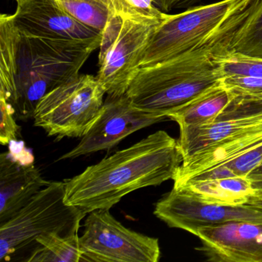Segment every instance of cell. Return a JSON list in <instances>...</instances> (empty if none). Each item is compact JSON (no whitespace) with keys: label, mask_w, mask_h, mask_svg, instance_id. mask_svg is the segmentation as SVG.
<instances>
[{"label":"cell","mask_w":262,"mask_h":262,"mask_svg":"<svg viewBox=\"0 0 262 262\" xmlns=\"http://www.w3.org/2000/svg\"><path fill=\"white\" fill-rule=\"evenodd\" d=\"M257 2L221 0L190 7L179 14H168L148 42L136 70L170 60L235 33Z\"/></svg>","instance_id":"277c9868"},{"label":"cell","mask_w":262,"mask_h":262,"mask_svg":"<svg viewBox=\"0 0 262 262\" xmlns=\"http://www.w3.org/2000/svg\"><path fill=\"white\" fill-rule=\"evenodd\" d=\"M16 2H18V1H19V0H16Z\"/></svg>","instance_id":"83f0119b"},{"label":"cell","mask_w":262,"mask_h":262,"mask_svg":"<svg viewBox=\"0 0 262 262\" xmlns=\"http://www.w3.org/2000/svg\"><path fill=\"white\" fill-rule=\"evenodd\" d=\"M222 83L234 95L262 100V78L225 76Z\"/></svg>","instance_id":"44dd1931"},{"label":"cell","mask_w":262,"mask_h":262,"mask_svg":"<svg viewBox=\"0 0 262 262\" xmlns=\"http://www.w3.org/2000/svg\"><path fill=\"white\" fill-rule=\"evenodd\" d=\"M105 94L96 76L79 74L41 99L33 115L35 126L57 139L82 138L99 116Z\"/></svg>","instance_id":"52a82bcc"},{"label":"cell","mask_w":262,"mask_h":262,"mask_svg":"<svg viewBox=\"0 0 262 262\" xmlns=\"http://www.w3.org/2000/svg\"><path fill=\"white\" fill-rule=\"evenodd\" d=\"M66 182H50L11 219L0 224V259L36 242L46 233L62 236L78 234L88 213L65 202Z\"/></svg>","instance_id":"8992f818"},{"label":"cell","mask_w":262,"mask_h":262,"mask_svg":"<svg viewBox=\"0 0 262 262\" xmlns=\"http://www.w3.org/2000/svg\"><path fill=\"white\" fill-rule=\"evenodd\" d=\"M247 177L254 189V194L252 198L262 199V163L253 169Z\"/></svg>","instance_id":"484cf974"},{"label":"cell","mask_w":262,"mask_h":262,"mask_svg":"<svg viewBox=\"0 0 262 262\" xmlns=\"http://www.w3.org/2000/svg\"><path fill=\"white\" fill-rule=\"evenodd\" d=\"M13 25L23 33L37 37L65 40H85L102 36V32L76 20L56 0H19Z\"/></svg>","instance_id":"4fadbf2b"},{"label":"cell","mask_w":262,"mask_h":262,"mask_svg":"<svg viewBox=\"0 0 262 262\" xmlns=\"http://www.w3.org/2000/svg\"><path fill=\"white\" fill-rule=\"evenodd\" d=\"M260 132H262V100L234 95L229 105L212 122L180 129L178 142L182 162Z\"/></svg>","instance_id":"9c48e42d"},{"label":"cell","mask_w":262,"mask_h":262,"mask_svg":"<svg viewBox=\"0 0 262 262\" xmlns=\"http://www.w3.org/2000/svg\"><path fill=\"white\" fill-rule=\"evenodd\" d=\"M173 187L207 203L231 206L245 205L254 194L251 182L244 176L190 181Z\"/></svg>","instance_id":"9a60e30c"},{"label":"cell","mask_w":262,"mask_h":262,"mask_svg":"<svg viewBox=\"0 0 262 262\" xmlns=\"http://www.w3.org/2000/svg\"><path fill=\"white\" fill-rule=\"evenodd\" d=\"M102 36L85 40L37 37L18 30L10 15L0 16V96L11 104L16 118H33L41 99L79 76Z\"/></svg>","instance_id":"6da1fadb"},{"label":"cell","mask_w":262,"mask_h":262,"mask_svg":"<svg viewBox=\"0 0 262 262\" xmlns=\"http://www.w3.org/2000/svg\"><path fill=\"white\" fill-rule=\"evenodd\" d=\"M128 7L150 16H160L164 14L155 6L154 0H122Z\"/></svg>","instance_id":"cb8c5ba5"},{"label":"cell","mask_w":262,"mask_h":262,"mask_svg":"<svg viewBox=\"0 0 262 262\" xmlns=\"http://www.w3.org/2000/svg\"><path fill=\"white\" fill-rule=\"evenodd\" d=\"M0 142L3 145H10L16 141L19 135V126L16 124V111L11 104L0 96Z\"/></svg>","instance_id":"7402d4cb"},{"label":"cell","mask_w":262,"mask_h":262,"mask_svg":"<svg viewBox=\"0 0 262 262\" xmlns=\"http://www.w3.org/2000/svg\"><path fill=\"white\" fill-rule=\"evenodd\" d=\"M195 236L208 261L262 262V223L231 221L199 228Z\"/></svg>","instance_id":"7c38bea8"},{"label":"cell","mask_w":262,"mask_h":262,"mask_svg":"<svg viewBox=\"0 0 262 262\" xmlns=\"http://www.w3.org/2000/svg\"><path fill=\"white\" fill-rule=\"evenodd\" d=\"M50 182L33 164H25L11 152L0 155V224L11 219Z\"/></svg>","instance_id":"5bb4252c"},{"label":"cell","mask_w":262,"mask_h":262,"mask_svg":"<svg viewBox=\"0 0 262 262\" xmlns=\"http://www.w3.org/2000/svg\"><path fill=\"white\" fill-rule=\"evenodd\" d=\"M110 15L102 33L98 80L110 97L125 94L138 63L168 13L154 16L137 11L122 0H108Z\"/></svg>","instance_id":"5b68a950"},{"label":"cell","mask_w":262,"mask_h":262,"mask_svg":"<svg viewBox=\"0 0 262 262\" xmlns=\"http://www.w3.org/2000/svg\"><path fill=\"white\" fill-rule=\"evenodd\" d=\"M234 97V93L221 82L168 118L179 125V129L206 125L214 121Z\"/></svg>","instance_id":"2e32d148"},{"label":"cell","mask_w":262,"mask_h":262,"mask_svg":"<svg viewBox=\"0 0 262 262\" xmlns=\"http://www.w3.org/2000/svg\"><path fill=\"white\" fill-rule=\"evenodd\" d=\"M220 63L225 76L262 78V57L229 52L220 58Z\"/></svg>","instance_id":"ffe728a7"},{"label":"cell","mask_w":262,"mask_h":262,"mask_svg":"<svg viewBox=\"0 0 262 262\" xmlns=\"http://www.w3.org/2000/svg\"><path fill=\"white\" fill-rule=\"evenodd\" d=\"M245 205H248V206L252 207V208L262 210V199L251 197Z\"/></svg>","instance_id":"4316f807"},{"label":"cell","mask_w":262,"mask_h":262,"mask_svg":"<svg viewBox=\"0 0 262 262\" xmlns=\"http://www.w3.org/2000/svg\"><path fill=\"white\" fill-rule=\"evenodd\" d=\"M230 52L262 57V0H257L246 20L236 32Z\"/></svg>","instance_id":"ac0fdd59"},{"label":"cell","mask_w":262,"mask_h":262,"mask_svg":"<svg viewBox=\"0 0 262 262\" xmlns=\"http://www.w3.org/2000/svg\"><path fill=\"white\" fill-rule=\"evenodd\" d=\"M261 163L262 142L223 165L231 169L234 176L247 177L253 169Z\"/></svg>","instance_id":"603a6c76"},{"label":"cell","mask_w":262,"mask_h":262,"mask_svg":"<svg viewBox=\"0 0 262 262\" xmlns=\"http://www.w3.org/2000/svg\"><path fill=\"white\" fill-rule=\"evenodd\" d=\"M154 214L170 228H179L194 235L202 227L231 221L262 223V210L246 205L231 206L207 203L174 187L156 203Z\"/></svg>","instance_id":"30bf717a"},{"label":"cell","mask_w":262,"mask_h":262,"mask_svg":"<svg viewBox=\"0 0 262 262\" xmlns=\"http://www.w3.org/2000/svg\"><path fill=\"white\" fill-rule=\"evenodd\" d=\"M110 210L88 213L83 234L79 237L84 261H159V239L126 228L112 215Z\"/></svg>","instance_id":"ba28073f"},{"label":"cell","mask_w":262,"mask_h":262,"mask_svg":"<svg viewBox=\"0 0 262 262\" xmlns=\"http://www.w3.org/2000/svg\"><path fill=\"white\" fill-rule=\"evenodd\" d=\"M234 34L190 53L133 73L125 95L132 105L156 117L168 118L225 77L220 58L230 52Z\"/></svg>","instance_id":"3957f363"},{"label":"cell","mask_w":262,"mask_h":262,"mask_svg":"<svg viewBox=\"0 0 262 262\" xmlns=\"http://www.w3.org/2000/svg\"><path fill=\"white\" fill-rule=\"evenodd\" d=\"M73 18L95 30L103 32L110 18L108 0H56Z\"/></svg>","instance_id":"d6986e66"},{"label":"cell","mask_w":262,"mask_h":262,"mask_svg":"<svg viewBox=\"0 0 262 262\" xmlns=\"http://www.w3.org/2000/svg\"><path fill=\"white\" fill-rule=\"evenodd\" d=\"M182 162L178 140L159 130L66 180L65 202L87 213L110 209L133 191L174 179Z\"/></svg>","instance_id":"7a4b0ae2"},{"label":"cell","mask_w":262,"mask_h":262,"mask_svg":"<svg viewBox=\"0 0 262 262\" xmlns=\"http://www.w3.org/2000/svg\"><path fill=\"white\" fill-rule=\"evenodd\" d=\"M36 242L38 246L27 259L28 262L84 261L79 234L62 236L57 233H46L39 235Z\"/></svg>","instance_id":"e0dca14e"},{"label":"cell","mask_w":262,"mask_h":262,"mask_svg":"<svg viewBox=\"0 0 262 262\" xmlns=\"http://www.w3.org/2000/svg\"><path fill=\"white\" fill-rule=\"evenodd\" d=\"M201 0H154V4L163 13H168L173 9L190 8L195 7Z\"/></svg>","instance_id":"d4e9b609"},{"label":"cell","mask_w":262,"mask_h":262,"mask_svg":"<svg viewBox=\"0 0 262 262\" xmlns=\"http://www.w3.org/2000/svg\"><path fill=\"white\" fill-rule=\"evenodd\" d=\"M143 113L132 105L126 95L107 97L100 113L80 142L62 159H73L108 150L133 133L163 120Z\"/></svg>","instance_id":"8fae6325"}]
</instances>
